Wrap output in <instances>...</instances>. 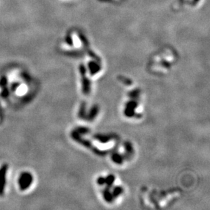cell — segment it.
I'll return each instance as SVG.
<instances>
[{
	"instance_id": "6da1fadb",
	"label": "cell",
	"mask_w": 210,
	"mask_h": 210,
	"mask_svg": "<svg viewBox=\"0 0 210 210\" xmlns=\"http://www.w3.org/2000/svg\"><path fill=\"white\" fill-rule=\"evenodd\" d=\"M32 181H33V177L30 173H23L21 177H19V180H18V185H19L21 190H24L27 189L29 186L31 184Z\"/></svg>"
},
{
	"instance_id": "7a4b0ae2",
	"label": "cell",
	"mask_w": 210,
	"mask_h": 210,
	"mask_svg": "<svg viewBox=\"0 0 210 210\" xmlns=\"http://www.w3.org/2000/svg\"><path fill=\"white\" fill-rule=\"evenodd\" d=\"M8 165H4L0 168V195H3L6 186V177L8 171Z\"/></svg>"
}]
</instances>
